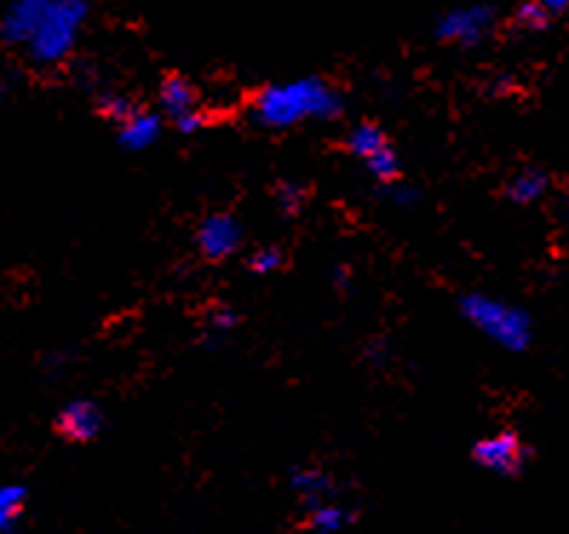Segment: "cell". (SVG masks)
<instances>
[{
	"instance_id": "1",
	"label": "cell",
	"mask_w": 569,
	"mask_h": 534,
	"mask_svg": "<svg viewBox=\"0 0 569 534\" xmlns=\"http://www.w3.org/2000/svg\"><path fill=\"white\" fill-rule=\"evenodd\" d=\"M342 107H346V101L331 83L317 75H308L264 87L250 104V119L264 130H288V127L302 124L308 119H337Z\"/></svg>"
},
{
	"instance_id": "2",
	"label": "cell",
	"mask_w": 569,
	"mask_h": 534,
	"mask_svg": "<svg viewBox=\"0 0 569 534\" xmlns=\"http://www.w3.org/2000/svg\"><path fill=\"white\" fill-rule=\"evenodd\" d=\"M460 313L469 325L478 328L487 340H492L503 351L521 354L532 342L529 313L518 305H509L503 299L487 296V293H466L460 299Z\"/></svg>"
},
{
	"instance_id": "3",
	"label": "cell",
	"mask_w": 569,
	"mask_h": 534,
	"mask_svg": "<svg viewBox=\"0 0 569 534\" xmlns=\"http://www.w3.org/2000/svg\"><path fill=\"white\" fill-rule=\"evenodd\" d=\"M87 14H90L87 0H52L47 18L41 21L32 41L27 43L29 61L36 67H56L63 58H70L81 38Z\"/></svg>"
},
{
	"instance_id": "4",
	"label": "cell",
	"mask_w": 569,
	"mask_h": 534,
	"mask_svg": "<svg viewBox=\"0 0 569 534\" xmlns=\"http://www.w3.org/2000/svg\"><path fill=\"white\" fill-rule=\"evenodd\" d=\"M495 27V9L489 3H469V7H455L443 12L435 21V36L443 43L455 47H478L487 41Z\"/></svg>"
},
{
	"instance_id": "5",
	"label": "cell",
	"mask_w": 569,
	"mask_h": 534,
	"mask_svg": "<svg viewBox=\"0 0 569 534\" xmlns=\"http://www.w3.org/2000/svg\"><path fill=\"white\" fill-rule=\"evenodd\" d=\"M475 463L483 465L487 472L503 474V477H512V474H521L523 465L529 460V449L521 443L518 434L512 431H500L492 437H483L472 449Z\"/></svg>"
},
{
	"instance_id": "6",
	"label": "cell",
	"mask_w": 569,
	"mask_h": 534,
	"mask_svg": "<svg viewBox=\"0 0 569 534\" xmlns=\"http://www.w3.org/2000/svg\"><path fill=\"white\" fill-rule=\"evenodd\" d=\"M159 104L164 115H170V121L176 124L179 132H196L202 127L204 115L199 110V95H196L193 83L181 75H170L161 81L159 87Z\"/></svg>"
},
{
	"instance_id": "7",
	"label": "cell",
	"mask_w": 569,
	"mask_h": 534,
	"mask_svg": "<svg viewBox=\"0 0 569 534\" xmlns=\"http://www.w3.org/2000/svg\"><path fill=\"white\" fill-rule=\"evenodd\" d=\"M52 0H9L7 12H3V21H0V36L3 43H12V47H23L32 41V36L38 32L41 21L47 18Z\"/></svg>"
},
{
	"instance_id": "8",
	"label": "cell",
	"mask_w": 569,
	"mask_h": 534,
	"mask_svg": "<svg viewBox=\"0 0 569 534\" xmlns=\"http://www.w3.org/2000/svg\"><path fill=\"white\" fill-rule=\"evenodd\" d=\"M196 242L208 259H228L237 253L239 242H242V224L228 213H213L199 224Z\"/></svg>"
},
{
	"instance_id": "9",
	"label": "cell",
	"mask_w": 569,
	"mask_h": 534,
	"mask_svg": "<svg viewBox=\"0 0 569 534\" xmlns=\"http://www.w3.org/2000/svg\"><path fill=\"white\" fill-rule=\"evenodd\" d=\"M104 429V414L92 400H72L58 414V431L72 443H90Z\"/></svg>"
},
{
	"instance_id": "10",
	"label": "cell",
	"mask_w": 569,
	"mask_h": 534,
	"mask_svg": "<svg viewBox=\"0 0 569 534\" xmlns=\"http://www.w3.org/2000/svg\"><path fill=\"white\" fill-rule=\"evenodd\" d=\"M161 130H164V121H161L159 112L139 110L119 127V144L130 153H141L161 139Z\"/></svg>"
},
{
	"instance_id": "11",
	"label": "cell",
	"mask_w": 569,
	"mask_h": 534,
	"mask_svg": "<svg viewBox=\"0 0 569 534\" xmlns=\"http://www.w3.org/2000/svg\"><path fill=\"white\" fill-rule=\"evenodd\" d=\"M386 147H391L389 139H386V132L377 124H371V121H362V124H357L355 130L346 135V150L362 161L375 159V155L382 153Z\"/></svg>"
},
{
	"instance_id": "12",
	"label": "cell",
	"mask_w": 569,
	"mask_h": 534,
	"mask_svg": "<svg viewBox=\"0 0 569 534\" xmlns=\"http://www.w3.org/2000/svg\"><path fill=\"white\" fill-rule=\"evenodd\" d=\"M291 488L306 500L308 506H320L328 503V494L333 492V483L320 468H299L291 474Z\"/></svg>"
},
{
	"instance_id": "13",
	"label": "cell",
	"mask_w": 569,
	"mask_h": 534,
	"mask_svg": "<svg viewBox=\"0 0 569 534\" xmlns=\"http://www.w3.org/2000/svg\"><path fill=\"white\" fill-rule=\"evenodd\" d=\"M549 190V179L543 170H521L518 175H512L507 184V195L518 204H532L538 199H543Z\"/></svg>"
},
{
	"instance_id": "14",
	"label": "cell",
	"mask_w": 569,
	"mask_h": 534,
	"mask_svg": "<svg viewBox=\"0 0 569 534\" xmlns=\"http://www.w3.org/2000/svg\"><path fill=\"white\" fill-rule=\"evenodd\" d=\"M351 523V512L340 503H320V506H311V514H308V526L317 534H333L346 528Z\"/></svg>"
},
{
	"instance_id": "15",
	"label": "cell",
	"mask_w": 569,
	"mask_h": 534,
	"mask_svg": "<svg viewBox=\"0 0 569 534\" xmlns=\"http://www.w3.org/2000/svg\"><path fill=\"white\" fill-rule=\"evenodd\" d=\"M23 503H27V486L9 483V486L0 488V528H3V534H14V526L21 521Z\"/></svg>"
},
{
	"instance_id": "16",
	"label": "cell",
	"mask_w": 569,
	"mask_h": 534,
	"mask_svg": "<svg viewBox=\"0 0 569 534\" xmlns=\"http://www.w3.org/2000/svg\"><path fill=\"white\" fill-rule=\"evenodd\" d=\"M366 167H368V173L375 175L380 184H386V188L400 181V159H397V153L391 150V147H386V150L377 153L375 159H368Z\"/></svg>"
},
{
	"instance_id": "17",
	"label": "cell",
	"mask_w": 569,
	"mask_h": 534,
	"mask_svg": "<svg viewBox=\"0 0 569 534\" xmlns=\"http://www.w3.org/2000/svg\"><path fill=\"white\" fill-rule=\"evenodd\" d=\"M277 204L284 215L302 213V208L308 204V190L299 181H282L277 184Z\"/></svg>"
},
{
	"instance_id": "18",
	"label": "cell",
	"mask_w": 569,
	"mask_h": 534,
	"mask_svg": "<svg viewBox=\"0 0 569 534\" xmlns=\"http://www.w3.org/2000/svg\"><path fill=\"white\" fill-rule=\"evenodd\" d=\"M282 268V250L268 244V248H257L248 256V271L250 273H273Z\"/></svg>"
},
{
	"instance_id": "19",
	"label": "cell",
	"mask_w": 569,
	"mask_h": 534,
	"mask_svg": "<svg viewBox=\"0 0 569 534\" xmlns=\"http://www.w3.org/2000/svg\"><path fill=\"white\" fill-rule=\"evenodd\" d=\"M101 112H104L112 124L121 127L127 119H132V115H136L139 110L132 107V101L127 95H116V92H110V95L101 98Z\"/></svg>"
},
{
	"instance_id": "20",
	"label": "cell",
	"mask_w": 569,
	"mask_h": 534,
	"mask_svg": "<svg viewBox=\"0 0 569 534\" xmlns=\"http://www.w3.org/2000/svg\"><path fill=\"white\" fill-rule=\"evenodd\" d=\"M549 18H552V14H549L547 9L538 3V0H527V3H521V7H518V12H515V21H518V27L532 29V32L535 29L547 27Z\"/></svg>"
},
{
	"instance_id": "21",
	"label": "cell",
	"mask_w": 569,
	"mask_h": 534,
	"mask_svg": "<svg viewBox=\"0 0 569 534\" xmlns=\"http://www.w3.org/2000/svg\"><path fill=\"white\" fill-rule=\"evenodd\" d=\"M237 328V313L230 308H213L208 316V331L210 333H228Z\"/></svg>"
},
{
	"instance_id": "22",
	"label": "cell",
	"mask_w": 569,
	"mask_h": 534,
	"mask_svg": "<svg viewBox=\"0 0 569 534\" xmlns=\"http://www.w3.org/2000/svg\"><path fill=\"white\" fill-rule=\"evenodd\" d=\"M389 195H391V202L400 204V208H411V204L417 202V193L411 188H395V184H389Z\"/></svg>"
},
{
	"instance_id": "23",
	"label": "cell",
	"mask_w": 569,
	"mask_h": 534,
	"mask_svg": "<svg viewBox=\"0 0 569 534\" xmlns=\"http://www.w3.org/2000/svg\"><path fill=\"white\" fill-rule=\"evenodd\" d=\"M549 14H563L569 12V0H538Z\"/></svg>"
},
{
	"instance_id": "24",
	"label": "cell",
	"mask_w": 569,
	"mask_h": 534,
	"mask_svg": "<svg viewBox=\"0 0 569 534\" xmlns=\"http://www.w3.org/2000/svg\"><path fill=\"white\" fill-rule=\"evenodd\" d=\"M563 222H567V228H569V199L563 202Z\"/></svg>"
}]
</instances>
